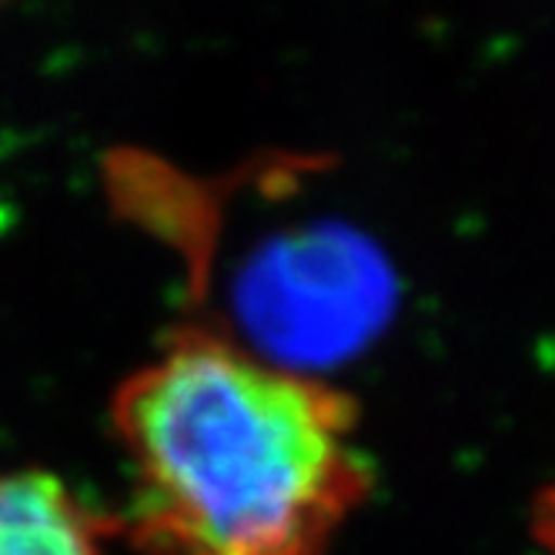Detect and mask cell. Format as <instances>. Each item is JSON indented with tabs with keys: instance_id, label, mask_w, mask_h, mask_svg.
<instances>
[{
	"instance_id": "cell-2",
	"label": "cell",
	"mask_w": 555,
	"mask_h": 555,
	"mask_svg": "<svg viewBox=\"0 0 555 555\" xmlns=\"http://www.w3.org/2000/svg\"><path fill=\"white\" fill-rule=\"evenodd\" d=\"M0 555H104V526L48 472H0Z\"/></svg>"
},
{
	"instance_id": "cell-3",
	"label": "cell",
	"mask_w": 555,
	"mask_h": 555,
	"mask_svg": "<svg viewBox=\"0 0 555 555\" xmlns=\"http://www.w3.org/2000/svg\"><path fill=\"white\" fill-rule=\"evenodd\" d=\"M535 539L548 552H555V482L535 502Z\"/></svg>"
},
{
	"instance_id": "cell-1",
	"label": "cell",
	"mask_w": 555,
	"mask_h": 555,
	"mask_svg": "<svg viewBox=\"0 0 555 555\" xmlns=\"http://www.w3.org/2000/svg\"><path fill=\"white\" fill-rule=\"evenodd\" d=\"M141 555H325L372 489L335 385L184 328L114 391Z\"/></svg>"
}]
</instances>
